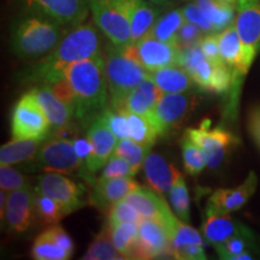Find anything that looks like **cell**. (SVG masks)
Instances as JSON below:
<instances>
[{"label":"cell","instance_id":"obj_1","mask_svg":"<svg viewBox=\"0 0 260 260\" xmlns=\"http://www.w3.org/2000/svg\"><path fill=\"white\" fill-rule=\"evenodd\" d=\"M102 53V38L95 23L76 25L64 35L53 51L40 58L32 67L30 79L35 82L50 84L63 79L64 70L70 65Z\"/></svg>","mask_w":260,"mask_h":260},{"label":"cell","instance_id":"obj_2","mask_svg":"<svg viewBox=\"0 0 260 260\" xmlns=\"http://www.w3.org/2000/svg\"><path fill=\"white\" fill-rule=\"evenodd\" d=\"M63 77L74 92L75 119L88 126L109 106L104 53L70 65Z\"/></svg>","mask_w":260,"mask_h":260},{"label":"cell","instance_id":"obj_3","mask_svg":"<svg viewBox=\"0 0 260 260\" xmlns=\"http://www.w3.org/2000/svg\"><path fill=\"white\" fill-rule=\"evenodd\" d=\"M64 25L40 12L21 18L12 31V48L19 58L37 59L53 51L64 38Z\"/></svg>","mask_w":260,"mask_h":260},{"label":"cell","instance_id":"obj_4","mask_svg":"<svg viewBox=\"0 0 260 260\" xmlns=\"http://www.w3.org/2000/svg\"><path fill=\"white\" fill-rule=\"evenodd\" d=\"M103 53L109 86V107L119 111L125 98L146 80L147 71L124 48L117 47L111 42Z\"/></svg>","mask_w":260,"mask_h":260},{"label":"cell","instance_id":"obj_5","mask_svg":"<svg viewBox=\"0 0 260 260\" xmlns=\"http://www.w3.org/2000/svg\"><path fill=\"white\" fill-rule=\"evenodd\" d=\"M182 68L201 89L213 93H224L233 87V70L225 63H214L205 56L200 42L182 48Z\"/></svg>","mask_w":260,"mask_h":260},{"label":"cell","instance_id":"obj_6","mask_svg":"<svg viewBox=\"0 0 260 260\" xmlns=\"http://www.w3.org/2000/svg\"><path fill=\"white\" fill-rule=\"evenodd\" d=\"M32 167L47 172H59L64 175H80L84 180L92 182L84 161L79 157L73 140L58 138L45 141L34 160Z\"/></svg>","mask_w":260,"mask_h":260},{"label":"cell","instance_id":"obj_7","mask_svg":"<svg viewBox=\"0 0 260 260\" xmlns=\"http://www.w3.org/2000/svg\"><path fill=\"white\" fill-rule=\"evenodd\" d=\"M51 132V123L37 98L30 92L24 94L16 104L12 112V138L46 140Z\"/></svg>","mask_w":260,"mask_h":260},{"label":"cell","instance_id":"obj_8","mask_svg":"<svg viewBox=\"0 0 260 260\" xmlns=\"http://www.w3.org/2000/svg\"><path fill=\"white\" fill-rule=\"evenodd\" d=\"M89 10L94 23L111 44L121 48L133 44L129 19L113 0H89Z\"/></svg>","mask_w":260,"mask_h":260},{"label":"cell","instance_id":"obj_9","mask_svg":"<svg viewBox=\"0 0 260 260\" xmlns=\"http://www.w3.org/2000/svg\"><path fill=\"white\" fill-rule=\"evenodd\" d=\"M124 50L138 60L147 73L182 65V48L178 45L157 40L149 35H146Z\"/></svg>","mask_w":260,"mask_h":260},{"label":"cell","instance_id":"obj_10","mask_svg":"<svg viewBox=\"0 0 260 260\" xmlns=\"http://www.w3.org/2000/svg\"><path fill=\"white\" fill-rule=\"evenodd\" d=\"M194 98L186 93H162L149 121L159 136H167L187 119L194 107Z\"/></svg>","mask_w":260,"mask_h":260},{"label":"cell","instance_id":"obj_11","mask_svg":"<svg viewBox=\"0 0 260 260\" xmlns=\"http://www.w3.org/2000/svg\"><path fill=\"white\" fill-rule=\"evenodd\" d=\"M234 24L243 47L245 65L249 71L260 51V0H239Z\"/></svg>","mask_w":260,"mask_h":260},{"label":"cell","instance_id":"obj_12","mask_svg":"<svg viewBox=\"0 0 260 260\" xmlns=\"http://www.w3.org/2000/svg\"><path fill=\"white\" fill-rule=\"evenodd\" d=\"M35 190L57 201L68 214L80 210L84 205V187L59 172H47L39 176Z\"/></svg>","mask_w":260,"mask_h":260},{"label":"cell","instance_id":"obj_13","mask_svg":"<svg viewBox=\"0 0 260 260\" xmlns=\"http://www.w3.org/2000/svg\"><path fill=\"white\" fill-rule=\"evenodd\" d=\"M186 134L203 149L206 164L216 169L225 159L228 152L237 144V138L223 128H210L209 122H204L200 128H190Z\"/></svg>","mask_w":260,"mask_h":260},{"label":"cell","instance_id":"obj_14","mask_svg":"<svg viewBox=\"0 0 260 260\" xmlns=\"http://www.w3.org/2000/svg\"><path fill=\"white\" fill-rule=\"evenodd\" d=\"M139 236L134 253V259L172 258L171 236L162 222L155 219H142L138 224Z\"/></svg>","mask_w":260,"mask_h":260},{"label":"cell","instance_id":"obj_15","mask_svg":"<svg viewBox=\"0 0 260 260\" xmlns=\"http://www.w3.org/2000/svg\"><path fill=\"white\" fill-rule=\"evenodd\" d=\"M31 11L56 19L63 25L76 27L83 23L89 11V0H23Z\"/></svg>","mask_w":260,"mask_h":260},{"label":"cell","instance_id":"obj_16","mask_svg":"<svg viewBox=\"0 0 260 260\" xmlns=\"http://www.w3.org/2000/svg\"><path fill=\"white\" fill-rule=\"evenodd\" d=\"M258 177L251 171L246 180L235 188H219L214 190L207 203L206 212L217 214H230L241 210L255 193Z\"/></svg>","mask_w":260,"mask_h":260},{"label":"cell","instance_id":"obj_17","mask_svg":"<svg viewBox=\"0 0 260 260\" xmlns=\"http://www.w3.org/2000/svg\"><path fill=\"white\" fill-rule=\"evenodd\" d=\"M35 188L30 186L8 193L5 222L9 232L14 234L25 233L35 218L34 210Z\"/></svg>","mask_w":260,"mask_h":260},{"label":"cell","instance_id":"obj_18","mask_svg":"<svg viewBox=\"0 0 260 260\" xmlns=\"http://www.w3.org/2000/svg\"><path fill=\"white\" fill-rule=\"evenodd\" d=\"M87 139L92 146V153L86 162V168L89 175H93L100 169H104L115 153L118 138L99 118H96L87 126Z\"/></svg>","mask_w":260,"mask_h":260},{"label":"cell","instance_id":"obj_19","mask_svg":"<svg viewBox=\"0 0 260 260\" xmlns=\"http://www.w3.org/2000/svg\"><path fill=\"white\" fill-rule=\"evenodd\" d=\"M89 184L92 186L89 203L104 211H107L111 205L123 200L126 195L140 187L133 177H99L93 180Z\"/></svg>","mask_w":260,"mask_h":260},{"label":"cell","instance_id":"obj_20","mask_svg":"<svg viewBox=\"0 0 260 260\" xmlns=\"http://www.w3.org/2000/svg\"><path fill=\"white\" fill-rule=\"evenodd\" d=\"M124 200L128 201L145 219H155L168 225L175 216L161 194L154 189L140 186L138 189L126 195Z\"/></svg>","mask_w":260,"mask_h":260},{"label":"cell","instance_id":"obj_21","mask_svg":"<svg viewBox=\"0 0 260 260\" xmlns=\"http://www.w3.org/2000/svg\"><path fill=\"white\" fill-rule=\"evenodd\" d=\"M201 232H203V236L213 247L220 245L234 236H247L254 239V234L249 228H247L239 220L232 218L229 214L206 212Z\"/></svg>","mask_w":260,"mask_h":260},{"label":"cell","instance_id":"obj_22","mask_svg":"<svg viewBox=\"0 0 260 260\" xmlns=\"http://www.w3.org/2000/svg\"><path fill=\"white\" fill-rule=\"evenodd\" d=\"M129 19L132 28V41L136 44L146 37L158 19V9L147 0H113ZM132 44V45H133Z\"/></svg>","mask_w":260,"mask_h":260},{"label":"cell","instance_id":"obj_23","mask_svg":"<svg viewBox=\"0 0 260 260\" xmlns=\"http://www.w3.org/2000/svg\"><path fill=\"white\" fill-rule=\"evenodd\" d=\"M30 93L37 98L42 110L46 113L48 121L51 123L52 130L56 133H61V130L67 129L75 118V112L70 106L61 102L54 95L50 86L41 84L34 87Z\"/></svg>","mask_w":260,"mask_h":260},{"label":"cell","instance_id":"obj_24","mask_svg":"<svg viewBox=\"0 0 260 260\" xmlns=\"http://www.w3.org/2000/svg\"><path fill=\"white\" fill-rule=\"evenodd\" d=\"M146 180L159 194H169L181 172L158 153H148L144 164Z\"/></svg>","mask_w":260,"mask_h":260},{"label":"cell","instance_id":"obj_25","mask_svg":"<svg viewBox=\"0 0 260 260\" xmlns=\"http://www.w3.org/2000/svg\"><path fill=\"white\" fill-rule=\"evenodd\" d=\"M161 95L162 92L157 84L149 80H144L125 98L119 111L149 117Z\"/></svg>","mask_w":260,"mask_h":260},{"label":"cell","instance_id":"obj_26","mask_svg":"<svg viewBox=\"0 0 260 260\" xmlns=\"http://www.w3.org/2000/svg\"><path fill=\"white\" fill-rule=\"evenodd\" d=\"M146 80L157 84L162 93H186L194 84L189 74L182 67L162 68L147 73Z\"/></svg>","mask_w":260,"mask_h":260},{"label":"cell","instance_id":"obj_27","mask_svg":"<svg viewBox=\"0 0 260 260\" xmlns=\"http://www.w3.org/2000/svg\"><path fill=\"white\" fill-rule=\"evenodd\" d=\"M45 140L12 139L0 148V165H16L32 161L37 157Z\"/></svg>","mask_w":260,"mask_h":260},{"label":"cell","instance_id":"obj_28","mask_svg":"<svg viewBox=\"0 0 260 260\" xmlns=\"http://www.w3.org/2000/svg\"><path fill=\"white\" fill-rule=\"evenodd\" d=\"M184 22H186V18H184L182 10H171L165 15L158 17L147 35L157 39V40L177 45L178 31Z\"/></svg>","mask_w":260,"mask_h":260},{"label":"cell","instance_id":"obj_29","mask_svg":"<svg viewBox=\"0 0 260 260\" xmlns=\"http://www.w3.org/2000/svg\"><path fill=\"white\" fill-rule=\"evenodd\" d=\"M197 4L212 22L217 32L233 24L236 6L229 0H197Z\"/></svg>","mask_w":260,"mask_h":260},{"label":"cell","instance_id":"obj_30","mask_svg":"<svg viewBox=\"0 0 260 260\" xmlns=\"http://www.w3.org/2000/svg\"><path fill=\"white\" fill-rule=\"evenodd\" d=\"M110 235L116 248L125 255L126 259H134V253L138 243V224L135 223H118L109 224Z\"/></svg>","mask_w":260,"mask_h":260},{"label":"cell","instance_id":"obj_31","mask_svg":"<svg viewBox=\"0 0 260 260\" xmlns=\"http://www.w3.org/2000/svg\"><path fill=\"white\" fill-rule=\"evenodd\" d=\"M84 260H124L123 255L113 243L107 224L100 230L93 242L89 245L88 251L83 256Z\"/></svg>","mask_w":260,"mask_h":260},{"label":"cell","instance_id":"obj_32","mask_svg":"<svg viewBox=\"0 0 260 260\" xmlns=\"http://www.w3.org/2000/svg\"><path fill=\"white\" fill-rule=\"evenodd\" d=\"M125 115L129 125V139L134 140L135 142L145 147L151 148L159 135L148 117L136 115V113H125Z\"/></svg>","mask_w":260,"mask_h":260},{"label":"cell","instance_id":"obj_33","mask_svg":"<svg viewBox=\"0 0 260 260\" xmlns=\"http://www.w3.org/2000/svg\"><path fill=\"white\" fill-rule=\"evenodd\" d=\"M34 210L35 218L44 225H57L64 217L68 216V212L63 206H60L57 201L51 198L45 197L35 190L34 197Z\"/></svg>","mask_w":260,"mask_h":260},{"label":"cell","instance_id":"obj_34","mask_svg":"<svg viewBox=\"0 0 260 260\" xmlns=\"http://www.w3.org/2000/svg\"><path fill=\"white\" fill-rule=\"evenodd\" d=\"M253 240L247 236H234L220 245L214 246L220 259L226 260H249L252 255L248 253V248L253 245Z\"/></svg>","mask_w":260,"mask_h":260},{"label":"cell","instance_id":"obj_35","mask_svg":"<svg viewBox=\"0 0 260 260\" xmlns=\"http://www.w3.org/2000/svg\"><path fill=\"white\" fill-rule=\"evenodd\" d=\"M181 146L184 169L191 176H197L207 167L203 149L195 144L186 133H184L183 138L181 140Z\"/></svg>","mask_w":260,"mask_h":260},{"label":"cell","instance_id":"obj_36","mask_svg":"<svg viewBox=\"0 0 260 260\" xmlns=\"http://www.w3.org/2000/svg\"><path fill=\"white\" fill-rule=\"evenodd\" d=\"M71 255L70 252L57 245L45 233L40 234L32 243L31 256L37 260H67Z\"/></svg>","mask_w":260,"mask_h":260},{"label":"cell","instance_id":"obj_37","mask_svg":"<svg viewBox=\"0 0 260 260\" xmlns=\"http://www.w3.org/2000/svg\"><path fill=\"white\" fill-rule=\"evenodd\" d=\"M151 148L145 147V146L138 144L132 139H121L118 140V144L116 146L115 153L118 157H122L132 165L134 171L138 174L141 168H144L146 157Z\"/></svg>","mask_w":260,"mask_h":260},{"label":"cell","instance_id":"obj_38","mask_svg":"<svg viewBox=\"0 0 260 260\" xmlns=\"http://www.w3.org/2000/svg\"><path fill=\"white\" fill-rule=\"evenodd\" d=\"M169 233H170L171 236L172 249L187 245L204 246V240L200 233L195 230L194 228L188 225L187 222H183L177 216L174 219V222H172Z\"/></svg>","mask_w":260,"mask_h":260},{"label":"cell","instance_id":"obj_39","mask_svg":"<svg viewBox=\"0 0 260 260\" xmlns=\"http://www.w3.org/2000/svg\"><path fill=\"white\" fill-rule=\"evenodd\" d=\"M169 199H170L172 209H174L178 218L183 222H188L190 211V198L189 193H188L186 180L182 174L172 186L170 193H169Z\"/></svg>","mask_w":260,"mask_h":260},{"label":"cell","instance_id":"obj_40","mask_svg":"<svg viewBox=\"0 0 260 260\" xmlns=\"http://www.w3.org/2000/svg\"><path fill=\"white\" fill-rule=\"evenodd\" d=\"M107 223L118 224V223H135L140 224L142 216L136 211L134 207L124 199L119 200L109 207L106 211Z\"/></svg>","mask_w":260,"mask_h":260},{"label":"cell","instance_id":"obj_41","mask_svg":"<svg viewBox=\"0 0 260 260\" xmlns=\"http://www.w3.org/2000/svg\"><path fill=\"white\" fill-rule=\"evenodd\" d=\"M98 118L115 134L118 140L129 139V125L125 112L117 111L107 106L106 110Z\"/></svg>","mask_w":260,"mask_h":260},{"label":"cell","instance_id":"obj_42","mask_svg":"<svg viewBox=\"0 0 260 260\" xmlns=\"http://www.w3.org/2000/svg\"><path fill=\"white\" fill-rule=\"evenodd\" d=\"M29 186V178L12 168V165H0V188L2 190L12 191Z\"/></svg>","mask_w":260,"mask_h":260},{"label":"cell","instance_id":"obj_43","mask_svg":"<svg viewBox=\"0 0 260 260\" xmlns=\"http://www.w3.org/2000/svg\"><path fill=\"white\" fill-rule=\"evenodd\" d=\"M136 172L132 165L125 159L118 155L112 154L106 165L104 167L102 176L103 178H115V177H134Z\"/></svg>","mask_w":260,"mask_h":260},{"label":"cell","instance_id":"obj_44","mask_svg":"<svg viewBox=\"0 0 260 260\" xmlns=\"http://www.w3.org/2000/svg\"><path fill=\"white\" fill-rule=\"evenodd\" d=\"M182 11H183L186 21L198 25L204 31L205 35L218 34L216 28H214V25L212 24V22L207 18V16L204 14V11L199 8L198 4H188L182 9Z\"/></svg>","mask_w":260,"mask_h":260},{"label":"cell","instance_id":"obj_45","mask_svg":"<svg viewBox=\"0 0 260 260\" xmlns=\"http://www.w3.org/2000/svg\"><path fill=\"white\" fill-rule=\"evenodd\" d=\"M204 31L194 23L186 21L182 25L177 35V45L181 48H187L199 44L204 38Z\"/></svg>","mask_w":260,"mask_h":260},{"label":"cell","instance_id":"obj_46","mask_svg":"<svg viewBox=\"0 0 260 260\" xmlns=\"http://www.w3.org/2000/svg\"><path fill=\"white\" fill-rule=\"evenodd\" d=\"M200 47L205 56L213 60L214 63H224L222 56L219 52V45H218V38L217 34H207L204 35V38L200 41Z\"/></svg>","mask_w":260,"mask_h":260},{"label":"cell","instance_id":"obj_47","mask_svg":"<svg viewBox=\"0 0 260 260\" xmlns=\"http://www.w3.org/2000/svg\"><path fill=\"white\" fill-rule=\"evenodd\" d=\"M46 235L50 237L51 240H53L57 245H59L60 247H63L64 249H67L68 252H70L71 254L74 253V242L71 240V237L69 234H68L63 228L57 225H52L51 228H48L47 230L44 232Z\"/></svg>","mask_w":260,"mask_h":260},{"label":"cell","instance_id":"obj_48","mask_svg":"<svg viewBox=\"0 0 260 260\" xmlns=\"http://www.w3.org/2000/svg\"><path fill=\"white\" fill-rule=\"evenodd\" d=\"M174 253V259L181 260H205L206 254H205L204 246L198 245H187L181 246L177 248L172 249Z\"/></svg>","mask_w":260,"mask_h":260},{"label":"cell","instance_id":"obj_49","mask_svg":"<svg viewBox=\"0 0 260 260\" xmlns=\"http://www.w3.org/2000/svg\"><path fill=\"white\" fill-rule=\"evenodd\" d=\"M248 132L260 151V106L252 109L248 115Z\"/></svg>","mask_w":260,"mask_h":260},{"label":"cell","instance_id":"obj_50","mask_svg":"<svg viewBox=\"0 0 260 260\" xmlns=\"http://www.w3.org/2000/svg\"><path fill=\"white\" fill-rule=\"evenodd\" d=\"M73 142L76 153L79 154V157L82 159L84 164H86L87 160L89 159L90 153H92V146H90L89 140L87 139V136L86 138H75L73 140Z\"/></svg>","mask_w":260,"mask_h":260},{"label":"cell","instance_id":"obj_51","mask_svg":"<svg viewBox=\"0 0 260 260\" xmlns=\"http://www.w3.org/2000/svg\"><path fill=\"white\" fill-rule=\"evenodd\" d=\"M151 3H153L154 5H165L168 4L169 0H149Z\"/></svg>","mask_w":260,"mask_h":260}]
</instances>
